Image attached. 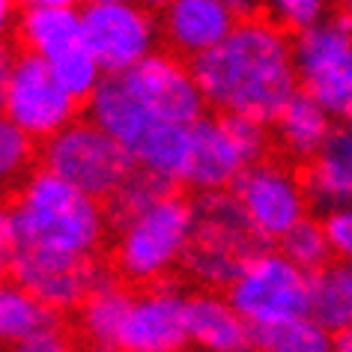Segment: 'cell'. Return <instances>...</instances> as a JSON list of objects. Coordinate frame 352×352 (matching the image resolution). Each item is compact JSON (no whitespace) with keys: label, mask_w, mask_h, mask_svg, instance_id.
Here are the masks:
<instances>
[{"label":"cell","mask_w":352,"mask_h":352,"mask_svg":"<svg viewBox=\"0 0 352 352\" xmlns=\"http://www.w3.org/2000/svg\"><path fill=\"white\" fill-rule=\"evenodd\" d=\"M275 19H239L221 45L191 60L195 78L212 111L275 122L298 90L296 51Z\"/></svg>","instance_id":"cell-1"},{"label":"cell","mask_w":352,"mask_h":352,"mask_svg":"<svg viewBox=\"0 0 352 352\" xmlns=\"http://www.w3.org/2000/svg\"><path fill=\"white\" fill-rule=\"evenodd\" d=\"M99 200L48 167L33 170L0 218V248L10 254L93 260L108 230Z\"/></svg>","instance_id":"cell-2"},{"label":"cell","mask_w":352,"mask_h":352,"mask_svg":"<svg viewBox=\"0 0 352 352\" xmlns=\"http://www.w3.org/2000/svg\"><path fill=\"white\" fill-rule=\"evenodd\" d=\"M266 245L233 191H200L195 200V233L182 269L206 289H227L245 263Z\"/></svg>","instance_id":"cell-3"},{"label":"cell","mask_w":352,"mask_h":352,"mask_svg":"<svg viewBox=\"0 0 352 352\" xmlns=\"http://www.w3.org/2000/svg\"><path fill=\"white\" fill-rule=\"evenodd\" d=\"M195 233V204L167 191L149 209L117 227L113 269L131 284H155L186 260Z\"/></svg>","instance_id":"cell-4"},{"label":"cell","mask_w":352,"mask_h":352,"mask_svg":"<svg viewBox=\"0 0 352 352\" xmlns=\"http://www.w3.org/2000/svg\"><path fill=\"white\" fill-rule=\"evenodd\" d=\"M266 122L239 113H204L191 126V158L186 186L195 191H221L254 162L266 155Z\"/></svg>","instance_id":"cell-5"},{"label":"cell","mask_w":352,"mask_h":352,"mask_svg":"<svg viewBox=\"0 0 352 352\" xmlns=\"http://www.w3.org/2000/svg\"><path fill=\"white\" fill-rule=\"evenodd\" d=\"M39 158L42 167L54 170L96 200H108L138 167L129 149L90 117L72 120L66 129L51 135Z\"/></svg>","instance_id":"cell-6"},{"label":"cell","mask_w":352,"mask_h":352,"mask_svg":"<svg viewBox=\"0 0 352 352\" xmlns=\"http://www.w3.org/2000/svg\"><path fill=\"white\" fill-rule=\"evenodd\" d=\"M15 33H19L21 48L36 51L78 102H87L102 84L104 72L84 39L81 12L72 6L24 10L15 24Z\"/></svg>","instance_id":"cell-7"},{"label":"cell","mask_w":352,"mask_h":352,"mask_svg":"<svg viewBox=\"0 0 352 352\" xmlns=\"http://www.w3.org/2000/svg\"><path fill=\"white\" fill-rule=\"evenodd\" d=\"M314 275L296 266L284 251L263 248L245 263L227 287V298L248 325H269L287 316L311 314Z\"/></svg>","instance_id":"cell-8"},{"label":"cell","mask_w":352,"mask_h":352,"mask_svg":"<svg viewBox=\"0 0 352 352\" xmlns=\"http://www.w3.org/2000/svg\"><path fill=\"white\" fill-rule=\"evenodd\" d=\"M78 99L36 51L21 48L3 63V113L36 140H48L75 120Z\"/></svg>","instance_id":"cell-9"},{"label":"cell","mask_w":352,"mask_h":352,"mask_svg":"<svg viewBox=\"0 0 352 352\" xmlns=\"http://www.w3.org/2000/svg\"><path fill=\"white\" fill-rule=\"evenodd\" d=\"M296 69L302 90L316 96L334 117L352 108V19L346 12L296 30Z\"/></svg>","instance_id":"cell-10"},{"label":"cell","mask_w":352,"mask_h":352,"mask_svg":"<svg viewBox=\"0 0 352 352\" xmlns=\"http://www.w3.org/2000/svg\"><path fill=\"white\" fill-rule=\"evenodd\" d=\"M233 195L242 204L254 230L266 242H278L289 227L307 218V206H311L305 173L298 176L287 162H275L266 155L233 182Z\"/></svg>","instance_id":"cell-11"},{"label":"cell","mask_w":352,"mask_h":352,"mask_svg":"<svg viewBox=\"0 0 352 352\" xmlns=\"http://www.w3.org/2000/svg\"><path fill=\"white\" fill-rule=\"evenodd\" d=\"M153 10L138 0H111V3H87L81 12L84 39L104 75H122L155 51V21Z\"/></svg>","instance_id":"cell-12"},{"label":"cell","mask_w":352,"mask_h":352,"mask_svg":"<svg viewBox=\"0 0 352 352\" xmlns=\"http://www.w3.org/2000/svg\"><path fill=\"white\" fill-rule=\"evenodd\" d=\"M122 81L158 120L191 126L204 117V108H209L195 78V69L182 66L179 54H155L153 51L138 66L126 69Z\"/></svg>","instance_id":"cell-13"},{"label":"cell","mask_w":352,"mask_h":352,"mask_svg":"<svg viewBox=\"0 0 352 352\" xmlns=\"http://www.w3.org/2000/svg\"><path fill=\"white\" fill-rule=\"evenodd\" d=\"M3 266L15 284L28 287L42 302L57 311L81 307V302L111 278L96 260H66V257H39V254H10Z\"/></svg>","instance_id":"cell-14"},{"label":"cell","mask_w":352,"mask_h":352,"mask_svg":"<svg viewBox=\"0 0 352 352\" xmlns=\"http://www.w3.org/2000/svg\"><path fill=\"white\" fill-rule=\"evenodd\" d=\"M188 343V298L179 289L155 284L131 298L120 349L173 352Z\"/></svg>","instance_id":"cell-15"},{"label":"cell","mask_w":352,"mask_h":352,"mask_svg":"<svg viewBox=\"0 0 352 352\" xmlns=\"http://www.w3.org/2000/svg\"><path fill=\"white\" fill-rule=\"evenodd\" d=\"M0 338L6 346L24 352H60L69 346L57 307L15 280L0 289Z\"/></svg>","instance_id":"cell-16"},{"label":"cell","mask_w":352,"mask_h":352,"mask_svg":"<svg viewBox=\"0 0 352 352\" xmlns=\"http://www.w3.org/2000/svg\"><path fill=\"white\" fill-rule=\"evenodd\" d=\"M239 15L224 0H173L164 10L162 33L173 54L200 57L230 36Z\"/></svg>","instance_id":"cell-17"},{"label":"cell","mask_w":352,"mask_h":352,"mask_svg":"<svg viewBox=\"0 0 352 352\" xmlns=\"http://www.w3.org/2000/svg\"><path fill=\"white\" fill-rule=\"evenodd\" d=\"M305 188L320 212L352 204V122L334 126L322 149L307 162Z\"/></svg>","instance_id":"cell-18"},{"label":"cell","mask_w":352,"mask_h":352,"mask_svg":"<svg viewBox=\"0 0 352 352\" xmlns=\"http://www.w3.org/2000/svg\"><path fill=\"white\" fill-rule=\"evenodd\" d=\"M188 340L209 352L251 349V325L227 296L200 293L188 298Z\"/></svg>","instance_id":"cell-19"},{"label":"cell","mask_w":352,"mask_h":352,"mask_svg":"<svg viewBox=\"0 0 352 352\" xmlns=\"http://www.w3.org/2000/svg\"><path fill=\"white\" fill-rule=\"evenodd\" d=\"M331 117L334 113L325 108L316 96H311L307 90L298 87L293 93V99L280 108V113L275 117L272 126H275V138H278L280 149H284L293 162H311L334 131Z\"/></svg>","instance_id":"cell-20"},{"label":"cell","mask_w":352,"mask_h":352,"mask_svg":"<svg viewBox=\"0 0 352 352\" xmlns=\"http://www.w3.org/2000/svg\"><path fill=\"white\" fill-rule=\"evenodd\" d=\"M131 298L120 284L104 278L78 307V329L93 349H120Z\"/></svg>","instance_id":"cell-21"},{"label":"cell","mask_w":352,"mask_h":352,"mask_svg":"<svg viewBox=\"0 0 352 352\" xmlns=\"http://www.w3.org/2000/svg\"><path fill=\"white\" fill-rule=\"evenodd\" d=\"M311 316L334 338L352 329V260L338 257L334 263H325L320 272H314Z\"/></svg>","instance_id":"cell-22"},{"label":"cell","mask_w":352,"mask_h":352,"mask_svg":"<svg viewBox=\"0 0 352 352\" xmlns=\"http://www.w3.org/2000/svg\"><path fill=\"white\" fill-rule=\"evenodd\" d=\"M251 346L266 352H325L334 346V334L311 314H302L269 325H251Z\"/></svg>","instance_id":"cell-23"},{"label":"cell","mask_w":352,"mask_h":352,"mask_svg":"<svg viewBox=\"0 0 352 352\" xmlns=\"http://www.w3.org/2000/svg\"><path fill=\"white\" fill-rule=\"evenodd\" d=\"M167 191H173V182L164 179V176H158L153 170H146V167H135L126 182L113 191V195L104 200V212H108V221L111 227L117 230V227H122L129 221V218H135L138 212H144V209H149L155 204V200H162Z\"/></svg>","instance_id":"cell-24"},{"label":"cell","mask_w":352,"mask_h":352,"mask_svg":"<svg viewBox=\"0 0 352 352\" xmlns=\"http://www.w3.org/2000/svg\"><path fill=\"white\" fill-rule=\"evenodd\" d=\"M280 251L287 254L296 266H302L305 272H320L325 263H331V242H329V233H325V224L322 221H314V218H302L296 227L278 239Z\"/></svg>","instance_id":"cell-25"},{"label":"cell","mask_w":352,"mask_h":352,"mask_svg":"<svg viewBox=\"0 0 352 352\" xmlns=\"http://www.w3.org/2000/svg\"><path fill=\"white\" fill-rule=\"evenodd\" d=\"M33 135H28L21 126L12 120H3L0 126V173L3 179H19L30 170L33 158H36V146H33Z\"/></svg>","instance_id":"cell-26"},{"label":"cell","mask_w":352,"mask_h":352,"mask_svg":"<svg viewBox=\"0 0 352 352\" xmlns=\"http://www.w3.org/2000/svg\"><path fill=\"white\" fill-rule=\"evenodd\" d=\"M325 3L329 0H263L266 12L287 30H302L320 21L325 15Z\"/></svg>","instance_id":"cell-27"},{"label":"cell","mask_w":352,"mask_h":352,"mask_svg":"<svg viewBox=\"0 0 352 352\" xmlns=\"http://www.w3.org/2000/svg\"><path fill=\"white\" fill-rule=\"evenodd\" d=\"M322 224L325 233H329L331 251L340 260H352V204L322 212Z\"/></svg>","instance_id":"cell-28"},{"label":"cell","mask_w":352,"mask_h":352,"mask_svg":"<svg viewBox=\"0 0 352 352\" xmlns=\"http://www.w3.org/2000/svg\"><path fill=\"white\" fill-rule=\"evenodd\" d=\"M230 10L239 15V19H248V15H257L263 10V0H224Z\"/></svg>","instance_id":"cell-29"},{"label":"cell","mask_w":352,"mask_h":352,"mask_svg":"<svg viewBox=\"0 0 352 352\" xmlns=\"http://www.w3.org/2000/svg\"><path fill=\"white\" fill-rule=\"evenodd\" d=\"M19 10H33V6H72L75 0H10Z\"/></svg>","instance_id":"cell-30"},{"label":"cell","mask_w":352,"mask_h":352,"mask_svg":"<svg viewBox=\"0 0 352 352\" xmlns=\"http://www.w3.org/2000/svg\"><path fill=\"white\" fill-rule=\"evenodd\" d=\"M334 346H338V349H343V352H352V329L340 331L338 338H334Z\"/></svg>","instance_id":"cell-31"},{"label":"cell","mask_w":352,"mask_h":352,"mask_svg":"<svg viewBox=\"0 0 352 352\" xmlns=\"http://www.w3.org/2000/svg\"><path fill=\"white\" fill-rule=\"evenodd\" d=\"M140 6H146V10H158V12H164L167 6L173 3V0H138Z\"/></svg>","instance_id":"cell-32"},{"label":"cell","mask_w":352,"mask_h":352,"mask_svg":"<svg viewBox=\"0 0 352 352\" xmlns=\"http://www.w3.org/2000/svg\"><path fill=\"white\" fill-rule=\"evenodd\" d=\"M340 3H343V12H346L349 19H352V0H340Z\"/></svg>","instance_id":"cell-33"},{"label":"cell","mask_w":352,"mask_h":352,"mask_svg":"<svg viewBox=\"0 0 352 352\" xmlns=\"http://www.w3.org/2000/svg\"><path fill=\"white\" fill-rule=\"evenodd\" d=\"M343 120H346V122H352V108H349L346 113H343Z\"/></svg>","instance_id":"cell-34"},{"label":"cell","mask_w":352,"mask_h":352,"mask_svg":"<svg viewBox=\"0 0 352 352\" xmlns=\"http://www.w3.org/2000/svg\"><path fill=\"white\" fill-rule=\"evenodd\" d=\"M87 3H111V0H87Z\"/></svg>","instance_id":"cell-35"}]
</instances>
